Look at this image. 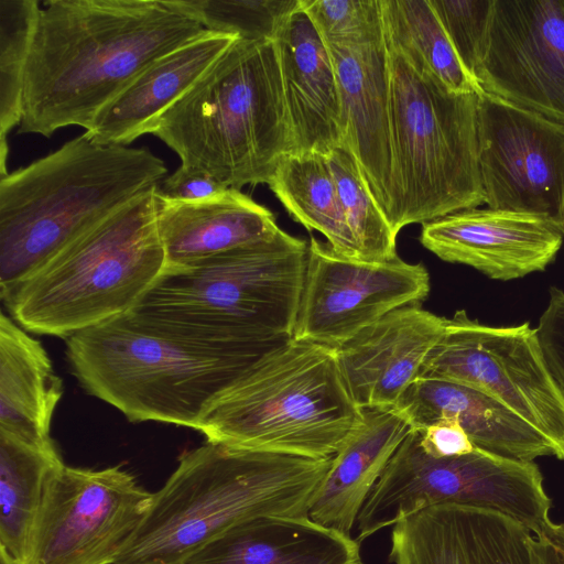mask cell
Wrapping results in <instances>:
<instances>
[{"label":"cell","mask_w":564,"mask_h":564,"mask_svg":"<svg viewBox=\"0 0 564 564\" xmlns=\"http://www.w3.org/2000/svg\"><path fill=\"white\" fill-rule=\"evenodd\" d=\"M239 37L205 30L142 70L84 133L99 144L128 145L152 133L158 119Z\"/></svg>","instance_id":"44dd1931"},{"label":"cell","mask_w":564,"mask_h":564,"mask_svg":"<svg viewBox=\"0 0 564 564\" xmlns=\"http://www.w3.org/2000/svg\"><path fill=\"white\" fill-rule=\"evenodd\" d=\"M393 564H532V532L499 512L438 505L398 521Z\"/></svg>","instance_id":"ac0fdd59"},{"label":"cell","mask_w":564,"mask_h":564,"mask_svg":"<svg viewBox=\"0 0 564 564\" xmlns=\"http://www.w3.org/2000/svg\"><path fill=\"white\" fill-rule=\"evenodd\" d=\"M63 381L42 344L4 313L0 316V430L48 440Z\"/></svg>","instance_id":"484cf974"},{"label":"cell","mask_w":564,"mask_h":564,"mask_svg":"<svg viewBox=\"0 0 564 564\" xmlns=\"http://www.w3.org/2000/svg\"><path fill=\"white\" fill-rule=\"evenodd\" d=\"M416 431L423 451L436 458L460 456L475 449L459 422L452 417L438 419Z\"/></svg>","instance_id":"8d00e7d4"},{"label":"cell","mask_w":564,"mask_h":564,"mask_svg":"<svg viewBox=\"0 0 564 564\" xmlns=\"http://www.w3.org/2000/svg\"><path fill=\"white\" fill-rule=\"evenodd\" d=\"M156 187L77 238L3 300L26 332L67 338L130 312L166 265Z\"/></svg>","instance_id":"52a82bcc"},{"label":"cell","mask_w":564,"mask_h":564,"mask_svg":"<svg viewBox=\"0 0 564 564\" xmlns=\"http://www.w3.org/2000/svg\"><path fill=\"white\" fill-rule=\"evenodd\" d=\"M532 564H564V523L550 520L532 533Z\"/></svg>","instance_id":"74e56055"},{"label":"cell","mask_w":564,"mask_h":564,"mask_svg":"<svg viewBox=\"0 0 564 564\" xmlns=\"http://www.w3.org/2000/svg\"><path fill=\"white\" fill-rule=\"evenodd\" d=\"M414 430L442 419L459 422L474 446L517 460L554 456L551 444L495 398L459 383L417 377L394 406Z\"/></svg>","instance_id":"7402d4cb"},{"label":"cell","mask_w":564,"mask_h":564,"mask_svg":"<svg viewBox=\"0 0 564 564\" xmlns=\"http://www.w3.org/2000/svg\"><path fill=\"white\" fill-rule=\"evenodd\" d=\"M0 564H21L12 557L7 551L0 549Z\"/></svg>","instance_id":"f35d334b"},{"label":"cell","mask_w":564,"mask_h":564,"mask_svg":"<svg viewBox=\"0 0 564 564\" xmlns=\"http://www.w3.org/2000/svg\"><path fill=\"white\" fill-rule=\"evenodd\" d=\"M326 45L358 46L384 37L381 0H300Z\"/></svg>","instance_id":"d6a6232c"},{"label":"cell","mask_w":564,"mask_h":564,"mask_svg":"<svg viewBox=\"0 0 564 564\" xmlns=\"http://www.w3.org/2000/svg\"><path fill=\"white\" fill-rule=\"evenodd\" d=\"M66 355L82 387L129 421L194 430L212 402L256 364L183 346L127 313L67 337Z\"/></svg>","instance_id":"ba28073f"},{"label":"cell","mask_w":564,"mask_h":564,"mask_svg":"<svg viewBox=\"0 0 564 564\" xmlns=\"http://www.w3.org/2000/svg\"><path fill=\"white\" fill-rule=\"evenodd\" d=\"M438 505L499 512L534 533L550 521L552 501L535 463L477 447L436 458L423 451L419 432L411 427L357 517L356 540L361 543L405 516Z\"/></svg>","instance_id":"30bf717a"},{"label":"cell","mask_w":564,"mask_h":564,"mask_svg":"<svg viewBox=\"0 0 564 564\" xmlns=\"http://www.w3.org/2000/svg\"><path fill=\"white\" fill-rule=\"evenodd\" d=\"M308 242L284 230L200 261L165 268L127 314L206 355L257 362L293 337Z\"/></svg>","instance_id":"7a4b0ae2"},{"label":"cell","mask_w":564,"mask_h":564,"mask_svg":"<svg viewBox=\"0 0 564 564\" xmlns=\"http://www.w3.org/2000/svg\"><path fill=\"white\" fill-rule=\"evenodd\" d=\"M554 218L506 209L469 208L422 225L420 242L443 261L510 281L544 271L562 247Z\"/></svg>","instance_id":"2e32d148"},{"label":"cell","mask_w":564,"mask_h":564,"mask_svg":"<svg viewBox=\"0 0 564 564\" xmlns=\"http://www.w3.org/2000/svg\"><path fill=\"white\" fill-rule=\"evenodd\" d=\"M332 458L206 441L184 453L152 492L113 564H183L229 529L260 516H308Z\"/></svg>","instance_id":"3957f363"},{"label":"cell","mask_w":564,"mask_h":564,"mask_svg":"<svg viewBox=\"0 0 564 564\" xmlns=\"http://www.w3.org/2000/svg\"><path fill=\"white\" fill-rule=\"evenodd\" d=\"M151 134L226 187L268 184L292 152L274 41L236 40Z\"/></svg>","instance_id":"5b68a950"},{"label":"cell","mask_w":564,"mask_h":564,"mask_svg":"<svg viewBox=\"0 0 564 564\" xmlns=\"http://www.w3.org/2000/svg\"><path fill=\"white\" fill-rule=\"evenodd\" d=\"M361 417L336 347L292 338L225 389L197 431L237 448L330 458Z\"/></svg>","instance_id":"8992f818"},{"label":"cell","mask_w":564,"mask_h":564,"mask_svg":"<svg viewBox=\"0 0 564 564\" xmlns=\"http://www.w3.org/2000/svg\"><path fill=\"white\" fill-rule=\"evenodd\" d=\"M476 82L564 124V0H494Z\"/></svg>","instance_id":"9a60e30c"},{"label":"cell","mask_w":564,"mask_h":564,"mask_svg":"<svg viewBox=\"0 0 564 564\" xmlns=\"http://www.w3.org/2000/svg\"><path fill=\"white\" fill-rule=\"evenodd\" d=\"M183 564H364L360 543L308 516H260L229 529Z\"/></svg>","instance_id":"d4e9b609"},{"label":"cell","mask_w":564,"mask_h":564,"mask_svg":"<svg viewBox=\"0 0 564 564\" xmlns=\"http://www.w3.org/2000/svg\"><path fill=\"white\" fill-rule=\"evenodd\" d=\"M148 148L99 144L85 133L0 176V297L166 175Z\"/></svg>","instance_id":"277c9868"},{"label":"cell","mask_w":564,"mask_h":564,"mask_svg":"<svg viewBox=\"0 0 564 564\" xmlns=\"http://www.w3.org/2000/svg\"><path fill=\"white\" fill-rule=\"evenodd\" d=\"M456 55L476 82L494 0H429ZM478 85V84H477Z\"/></svg>","instance_id":"836d02e7"},{"label":"cell","mask_w":564,"mask_h":564,"mask_svg":"<svg viewBox=\"0 0 564 564\" xmlns=\"http://www.w3.org/2000/svg\"><path fill=\"white\" fill-rule=\"evenodd\" d=\"M327 47L340 93L344 143L357 158L372 195L398 234L401 197L393 164L386 40Z\"/></svg>","instance_id":"e0dca14e"},{"label":"cell","mask_w":564,"mask_h":564,"mask_svg":"<svg viewBox=\"0 0 564 564\" xmlns=\"http://www.w3.org/2000/svg\"><path fill=\"white\" fill-rule=\"evenodd\" d=\"M151 498L119 466L64 465L46 488L25 564H113Z\"/></svg>","instance_id":"7c38bea8"},{"label":"cell","mask_w":564,"mask_h":564,"mask_svg":"<svg viewBox=\"0 0 564 564\" xmlns=\"http://www.w3.org/2000/svg\"><path fill=\"white\" fill-rule=\"evenodd\" d=\"M419 377L459 383L495 398L534 427L554 456L564 460V390L530 323L489 326L457 311L447 318Z\"/></svg>","instance_id":"8fae6325"},{"label":"cell","mask_w":564,"mask_h":564,"mask_svg":"<svg viewBox=\"0 0 564 564\" xmlns=\"http://www.w3.org/2000/svg\"><path fill=\"white\" fill-rule=\"evenodd\" d=\"M205 30L243 40H274L300 0H174Z\"/></svg>","instance_id":"1f68e13d"},{"label":"cell","mask_w":564,"mask_h":564,"mask_svg":"<svg viewBox=\"0 0 564 564\" xmlns=\"http://www.w3.org/2000/svg\"><path fill=\"white\" fill-rule=\"evenodd\" d=\"M205 29L174 0L43 2L28 62L19 133L89 130L158 58Z\"/></svg>","instance_id":"6da1fadb"},{"label":"cell","mask_w":564,"mask_h":564,"mask_svg":"<svg viewBox=\"0 0 564 564\" xmlns=\"http://www.w3.org/2000/svg\"><path fill=\"white\" fill-rule=\"evenodd\" d=\"M339 203L365 262H382L397 257V232L377 203L361 166L347 144L326 156Z\"/></svg>","instance_id":"f546056e"},{"label":"cell","mask_w":564,"mask_h":564,"mask_svg":"<svg viewBox=\"0 0 564 564\" xmlns=\"http://www.w3.org/2000/svg\"><path fill=\"white\" fill-rule=\"evenodd\" d=\"M386 44L400 228L479 207L478 95L447 90Z\"/></svg>","instance_id":"9c48e42d"},{"label":"cell","mask_w":564,"mask_h":564,"mask_svg":"<svg viewBox=\"0 0 564 564\" xmlns=\"http://www.w3.org/2000/svg\"><path fill=\"white\" fill-rule=\"evenodd\" d=\"M477 133L487 207L550 216L564 232V124L482 93Z\"/></svg>","instance_id":"5bb4252c"},{"label":"cell","mask_w":564,"mask_h":564,"mask_svg":"<svg viewBox=\"0 0 564 564\" xmlns=\"http://www.w3.org/2000/svg\"><path fill=\"white\" fill-rule=\"evenodd\" d=\"M430 293L422 263L398 256L365 262L311 237L293 339L338 347L389 312L421 304Z\"/></svg>","instance_id":"4fadbf2b"},{"label":"cell","mask_w":564,"mask_h":564,"mask_svg":"<svg viewBox=\"0 0 564 564\" xmlns=\"http://www.w3.org/2000/svg\"><path fill=\"white\" fill-rule=\"evenodd\" d=\"M64 465L52 438L0 430V549L21 564L46 488Z\"/></svg>","instance_id":"4316f807"},{"label":"cell","mask_w":564,"mask_h":564,"mask_svg":"<svg viewBox=\"0 0 564 564\" xmlns=\"http://www.w3.org/2000/svg\"><path fill=\"white\" fill-rule=\"evenodd\" d=\"M410 429L394 406L364 409L360 422L333 456L308 517L350 535L367 498Z\"/></svg>","instance_id":"cb8c5ba5"},{"label":"cell","mask_w":564,"mask_h":564,"mask_svg":"<svg viewBox=\"0 0 564 564\" xmlns=\"http://www.w3.org/2000/svg\"><path fill=\"white\" fill-rule=\"evenodd\" d=\"M226 186L208 173L182 165L158 185V195L176 202H196L214 197L224 192Z\"/></svg>","instance_id":"d590c367"},{"label":"cell","mask_w":564,"mask_h":564,"mask_svg":"<svg viewBox=\"0 0 564 564\" xmlns=\"http://www.w3.org/2000/svg\"><path fill=\"white\" fill-rule=\"evenodd\" d=\"M268 185L295 221L308 231L322 234L336 253L362 261L326 156L314 152L288 153Z\"/></svg>","instance_id":"83f0119b"},{"label":"cell","mask_w":564,"mask_h":564,"mask_svg":"<svg viewBox=\"0 0 564 564\" xmlns=\"http://www.w3.org/2000/svg\"><path fill=\"white\" fill-rule=\"evenodd\" d=\"M549 295L535 329L546 364L564 390V291L552 286Z\"/></svg>","instance_id":"e575fe53"},{"label":"cell","mask_w":564,"mask_h":564,"mask_svg":"<svg viewBox=\"0 0 564 564\" xmlns=\"http://www.w3.org/2000/svg\"><path fill=\"white\" fill-rule=\"evenodd\" d=\"M156 204L165 268L254 245L281 231L270 209L231 187L196 202L169 200L156 192Z\"/></svg>","instance_id":"603a6c76"},{"label":"cell","mask_w":564,"mask_h":564,"mask_svg":"<svg viewBox=\"0 0 564 564\" xmlns=\"http://www.w3.org/2000/svg\"><path fill=\"white\" fill-rule=\"evenodd\" d=\"M36 0H0V145L21 123L24 84L40 14Z\"/></svg>","instance_id":"4dcf8cb0"},{"label":"cell","mask_w":564,"mask_h":564,"mask_svg":"<svg viewBox=\"0 0 564 564\" xmlns=\"http://www.w3.org/2000/svg\"><path fill=\"white\" fill-rule=\"evenodd\" d=\"M386 42L455 94L484 91L468 75L429 0H381Z\"/></svg>","instance_id":"f1b7e54d"},{"label":"cell","mask_w":564,"mask_h":564,"mask_svg":"<svg viewBox=\"0 0 564 564\" xmlns=\"http://www.w3.org/2000/svg\"><path fill=\"white\" fill-rule=\"evenodd\" d=\"M446 322L421 304H409L336 347L340 371L357 406H395L419 377Z\"/></svg>","instance_id":"d6986e66"},{"label":"cell","mask_w":564,"mask_h":564,"mask_svg":"<svg viewBox=\"0 0 564 564\" xmlns=\"http://www.w3.org/2000/svg\"><path fill=\"white\" fill-rule=\"evenodd\" d=\"M292 152L327 156L344 143L340 93L327 45L299 7L274 37Z\"/></svg>","instance_id":"ffe728a7"}]
</instances>
